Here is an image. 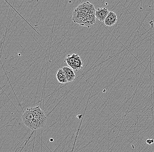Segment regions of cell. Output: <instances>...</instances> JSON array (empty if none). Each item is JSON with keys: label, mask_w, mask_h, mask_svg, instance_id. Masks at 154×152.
I'll return each instance as SVG.
<instances>
[{"label": "cell", "mask_w": 154, "mask_h": 152, "mask_svg": "<svg viewBox=\"0 0 154 152\" xmlns=\"http://www.w3.org/2000/svg\"><path fill=\"white\" fill-rule=\"evenodd\" d=\"M33 114L35 130L44 126L47 121V117L45 112L39 107L31 108Z\"/></svg>", "instance_id": "1"}, {"label": "cell", "mask_w": 154, "mask_h": 152, "mask_svg": "<svg viewBox=\"0 0 154 152\" xmlns=\"http://www.w3.org/2000/svg\"><path fill=\"white\" fill-rule=\"evenodd\" d=\"M64 61L74 71H78L83 68V62L78 54L68 55Z\"/></svg>", "instance_id": "2"}, {"label": "cell", "mask_w": 154, "mask_h": 152, "mask_svg": "<svg viewBox=\"0 0 154 152\" xmlns=\"http://www.w3.org/2000/svg\"><path fill=\"white\" fill-rule=\"evenodd\" d=\"M72 20L74 23L78 24L80 26L87 27L88 28L91 27L88 22L86 14H83L75 10L73 11Z\"/></svg>", "instance_id": "3"}, {"label": "cell", "mask_w": 154, "mask_h": 152, "mask_svg": "<svg viewBox=\"0 0 154 152\" xmlns=\"http://www.w3.org/2000/svg\"><path fill=\"white\" fill-rule=\"evenodd\" d=\"M22 118L23 122L26 126L29 128L31 130H35L33 114L31 108H27L25 110L22 115Z\"/></svg>", "instance_id": "4"}, {"label": "cell", "mask_w": 154, "mask_h": 152, "mask_svg": "<svg viewBox=\"0 0 154 152\" xmlns=\"http://www.w3.org/2000/svg\"><path fill=\"white\" fill-rule=\"evenodd\" d=\"M109 11L107 8H98L96 11L95 16L100 22L104 23L106 18L108 15Z\"/></svg>", "instance_id": "5"}, {"label": "cell", "mask_w": 154, "mask_h": 152, "mask_svg": "<svg viewBox=\"0 0 154 152\" xmlns=\"http://www.w3.org/2000/svg\"><path fill=\"white\" fill-rule=\"evenodd\" d=\"M94 8H95V7L93 4L90 3L89 2H86L78 6L75 10L83 14H86L88 13L89 11Z\"/></svg>", "instance_id": "6"}, {"label": "cell", "mask_w": 154, "mask_h": 152, "mask_svg": "<svg viewBox=\"0 0 154 152\" xmlns=\"http://www.w3.org/2000/svg\"><path fill=\"white\" fill-rule=\"evenodd\" d=\"M117 21V16L116 14L112 11H109L108 15L106 18L104 23L108 26H113Z\"/></svg>", "instance_id": "7"}, {"label": "cell", "mask_w": 154, "mask_h": 152, "mask_svg": "<svg viewBox=\"0 0 154 152\" xmlns=\"http://www.w3.org/2000/svg\"><path fill=\"white\" fill-rule=\"evenodd\" d=\"M62 69L66 75L68 82H72L76 78L75 74L73 69L68 67H63Z\"/></svg>", "instance_id": "8"}, {"label": "cell", "mask_w": 154, "mask_h": 152, "mask_svg": "<svg viewBox=\"0 0 154 152\" xmlns=\"http://www.w3.org/2000/svg\"><path fill=\"white\" fill-rule=\"evenodd\" d=\"M56 77L59 83L64 84L68 82L66 75L62 69H59L57 74Z\"/></svg>", "instance_id": "9"}, {"label": "cell", "mask_w": 154, "mask_h": 152, "mask_svg": "<svg viewBox=\"0 0 154 152\" xmlns=\"http://www.w3.org/2000/svg\"><path fill=\"white\" fill-rule=\"evenodd\" d=\"M154 142V139H148L146 140V143L149 144V145H151V144H153Z\"/></svg>", "instance_id": "10"}]
</instances>
